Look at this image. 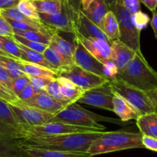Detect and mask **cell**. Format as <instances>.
Returning <instances> with one entry per match:
<instances>
[{
    "label": "cell",
    "mask_w": 157,
    "mask_h": 157,
    "mask_svg": "<svg viewBox=\"0 0 157 157\" xmlns=\"http://www.w3.org/2000/svg\"><path fill=\"white\" fill-rule=\"evenodd\" d=\"M10 105L19 121L28 128L49 123L54 116L53 114L25 105L21 101Z\"/></svg>",
    "instance_id": "11"
},
{
    "label": "cell",
    "mask_w": 157,
    "mask_h": 157,
    "mask_svg": "<svg viewBox=\"0 0 157 157\" xmlns=\"http://www.w3.org/2000/svg\"><path fill=\"white\" fill-rule=\"evenodd\" d=\"M49 46L56 49L69 63L73 64L75 52V42L72 43L67 41L59 36L58 32H56L52 36Z\"/></svg>",
    "instance_id": "21"
},
{
    "label": "cell",
    "mask_w": 157,
    "mask_h": 157,
    "mask_svg": "<svg viewBox=\"0 0 157 157\" xmlns=\"http://www.w3.org/2000/svg\"><path fill=\"white\" fill-rule=\"evenodd\" d=\"M17 8L27 17L33 20L41 21L39 18V13H38L32 0H19Z\"/></svg>",
    "instance_id": "32"
},
{
    "label": "cell",
    "mask_w": 157,
    "mask_h": 157,
    "mask_svg": "<svg viewBox=\"0 0 157 157\" xmlns=\"http://www.w3.org/2000/svg\"><path fill=\"white\" fill-rule=\"evenodd\" d=\"M142 142L144 148L149 149V150L157 152V138L149 136L143 135Z\"/></svg>",
    "instance_id": "44"
},
{
    "label": "cell",
    "mask_w": 157,
    "mask_h": 157,
    "mask_svg": "<svg viewBox=\"0 0 157 157\" xmlns=\"http://www.w3.org/2000/svg\"><path fill=\"white\" fill-rule=\"evenodd\" d=\"M88 19L102 30V22L109 10L105 0H93L87 10H82Z\"/></svg>",
    "instance_id": "22"
},
{
    "label": "cell",
    "mask_w": 157,
    "mask_h": 157,
    "mask_svg": "<svg viewBox=\"0 0 157 157\" xmlns=\"http://www.w3.org/2000/svg\"><path fill=\"white\" fill-rule=\"evenodd\" d=\"M105 2L109 11H113L116 5L118 3V0H105Z\"/></svg>",
    "instance_id": "50"
},
{
    "label": "cell",
    "mask_w": 157,
    "mask_h": 157,
    "mask_svg": "<svg viewBox=\"0 0 157 157\" xmlns=\"http://www.w3.org/2000/svg\"><path fill=\"white\" fill-rule=\"evenodd\" d=\"M78 13L74 11L69 2H63V7L60 13L48 15L39 13L42 22L56 31H63L74 34L75 30Z\"/></svg>",
    "instance_id": "8"
},
{
    "label": "cell",
    "mask_w": 157,
    "mask_h": 157,
    "mask_svg": "<svg viewBox=\"0 0 157 157\" xmlns=\"http://www.w3.org/2000/svg\"><path fill=\"white\" fill-rule=\"evenodd\" d=\"M141 2H143L151 12L154 13L156 10L157 2L156 0H141Z\"/></svg>",
    "instance_id": "47"
},
{
    "label": "cell",
    "mask_w": 157,
    "mask_h": 157,
    "mask_svg": "<svg viewBox=\"0 0 157 157\" xmlns=\"http://www.w3.org/2000/svg\"><path fill=\"white\" fill-rule=\"evenodd\" d=\"M3 49L15 59H21L22 51L13 36H0Z\"/></svg>",
    "instance_id": "30"
},
{
    "label": "cell",
    "mask_w": 157,
    "mask_h": 157,
    "mask_svg": "<svg viewBox=\"0 0 157 157\" xmlns=\"http://www.w3.org/2000/svg\"><path fill=\"white\" fill-rule=\"evenodd\" d=\"M0 56H6V57H10V58H12L3 49V47H2V44L1 43V40H0ZM13 59V58H12Z\"/></svg>",
    "instance_id": "53"
},
{
    "label": "cell",
    "mask_w": 157,
    "mask_h": 157,
    "mask_svg": "<svg viewBox=\"0 0 157 157\" xmlns=\"http://www.w3.org/2000/svg\"><path fill=\"white\" fill-rule=\"evenodd\" d=\"M74 37L80 41L84 47L99 61L105 66L112 64L110 61L111 44L109 43L103 39L97 38H84L78 35H74Z\"/></svg>",
    "instance_id": "15"
},
{
    "label": "cell",
    "mask_w": 157,
    "mask_h": 157,
    "mask_svg": "<svg viewBox=\"0 0 157 157\" xmlns=\"http://www.w3.org/2000/svg\"><path fill=\"white\" fill-rule=\"evenodd\" d=\"M140 132H129L125 131H113L102 132L100 136L93 142L87 153L94 156L100 154L125 149L144 148Z\"/></svg>",
    "instance_id": "3"
},
{
    "label": "cell",
    "mask_w": 157,
    "mask_h": 157,
    "mask_svg": "<svg viewBox=\"0 0 157 157\" xmlns=\"http://www.w3.org/2000/svg\"><path fill=\"white\" fill-rule=\"evenodd\" d=\"M58 76L68 78L83 91L104 85L110 79V77L109 76H100L88 72L75 63L61 69L59 72Z\"/></svg>",
    "instance_id": "7"
},
{
    "label": "cell",
    "mask_w": 157,
    "mask_h": 157,
    "mask_svg": "<svg viewBox=\"0 0 157 157\" xmlns=\"http://www.w3.org/2000/svg\"><path fill=\"white\" fill-rule=\"evenodd\" d=\"M103 132H75L56 136H29L23 139L22 145L40 149L73 152H87L96 139Z\"/></svg>",
    "instance_id": "1"
},
{
    "label": "cell",
    "mask_w": 157,
    "mask_h": 157,
    "mask_svg": "<svg viewBox=\"0 0 157 157\" xmlns=\"http://www.w3.org/2000/svg\"><path fill=\"white\" fill-rule=\"evenodd\" d=\"M43 56L48 62L53 66L54 69L58 72L66 66L71 65L56 49H54L52 46H49L43 52Z\"/></svg>",
    "instance_id": "29"
},
{
    "label": "cell",
    "mask_w": 157,
    "mask_h": 157,
    "mask_svg": "<svg viewBox=\"0 0 157 157\" xmlns=\"http://www.w3.org/2000/svg\"><path fill=\"white\" fill-rule=\"evenodd\" d=\"M60 1H62V2H66V1H67V2H69V1H70V0H60Z\"/></svg>",
    "instance_id": "54"
},
{
    "label": "cell",
    "mask_w": 157,
    "mask_h": 157,
    "mask_svg": "<svg viewBox=\"0 0 157 157\" xmlns=\"http://www.w3.org/2000/svg\"><path fill=\"white\" fill-rule=\"evenodd\" d=\"M136 121L142 135L157 138V112L141 115Z\"/></svg>",
    "instance_id": "24"
},
{
    "label": "cell",
    "mask_w": 157,
    "mask_h": 157,
    "mask_svg": "<svg viewBox=\"0 0 157 157\" xmlns=\"http://www.w3.org/2000/svg\"><path fill=\"white\" fill-rule=\"evenodd\" d=\"M156 2H157V0H156Z\"/></svg>",
    "instance_id": "56"
},
{
    "label": "cell",
    "mask_w": 157,
    "mask_h": 157,
    "mask_svg": "<svg viewBox=\"0 0 157 157\" xmlns=\"http://www.w3.org/2000/svg\"><path fill=\"white\" fill-rule=\"evenodd\" d=\"M30 84V79L29 77L27 75H22V76H19L18 78H13V92L15 94L18 96V95Z\"/></svg>",
    "instance_id": "39"
},
{
    "label": "cell",
    "mask_w": 157,
    "mask_h": 157,
    "mask_svg": "<svg viewBox=\"0 0 157 157\" xmlns=\"http://www.w3.org/2000/svg\"><path fill=\"white\" fill-rule=\"evenodd\" d=\"M30 84L33 86L35 93H39L45 91L46 87L56 78H33L29 77Z\"/></svg>",
    "instance_id": "37"
},
{
    "label": "cell",
    "mask_w": 157,
    "mask_h": 157,
    "mask_svg": "<svg viewBox=\"0 0 157 157\" xmlns=\"http://www.w3.org/2000/svg\"><path fill=\"white\" fill-rule=\"evenodd\" d=\"M0 82H2L9 90L14 93L13 89V78L10 76L8 71L0 65Z\"/></svg>",
    "instance_id": "43"
},
{
    "label": "cell",
    "mask_w": 157,
    "mask_h": 157,
    "mask_svg": "<svg viewBox=\"0 0 157 157\" xmlns=\"http://www.w3.org/2000/svg\"><path fill=\"white\" fill-rule=\"evenodd\" d=\"M0 100L9 104H16L19 102L20 99L15 93H12L0 82Z\"/></svg>",
    "instance_id": "38"
},
{
    "label": "cell",
    "mask_w": 157,
    "mask_h": 157,
    "mask_svg": "<svg viewBox=\"0 0 157 157\" xmlns=\"http://www.w3.org/2000/svg\"><path fill=\"white\" fill-rule=\"evenodd\" d=\"M13 37H14V39H16L18 43H20V44L22 45V46H26V47L29 48V49H33V50L36 51V52H41V53H43L44 51L46 49V48L49 46V45H46V44H43V43L31 41V40H29V39H25V38L22 37V36H19V35H17V34H14Z\"/></svg>",
    "instance_id": "35"
},
{
    "label": "cell",
    "mask_w": 157,
    "mask_h": 157,
    "mask_svg": "<svg viewBox=\"0 0 157 157\" xmlns=\"http://www.w3.org/2000/svg\"><path fill=\"white\" fill-rule=\"evenodd\" d=\"M113 123L119 125L127 124V123L113 119V118L104 117L100 115L96 114L91 111L86 109L81 106L79 103L72 102L69 104L59 113L54 115L50 122H62L73 126H82V127L91 128L96 131L103 132L105 126L100 124L99 122Z\"/></svg>",
    "instance_id": "4"
},
{
    "label": "cell",
    "mask_w": 157,
    "mask_h": 157,
    "mask_svg": "<svg viewBox=\"0 0 157 157\" xmlns=\"http://www.w3.org/2000/svg\"><path fill=\"white\" fill-rule=\"evenodd\" d=\"M148 95H149L151 100H152V102H153V103L157 106V89L148 93Z\"/></svg>",
    "instance_id": "51"
},
{
    "label": "cell",
    "mask_w": 157,
    "mask_h": 157,
    "mask_svg": "<svg viewBox=\"0 0 157 157\" xmlns=\"http://www.w3.org/2000/svg\"><path fill=\"white\" fill-rule=\"evenodd\" d=\"M74 42L75 44L74 63L75 65L96 75L110 77L108 74L107 66L104 65L96 57L93 56L76 38H75Z\"/></svg>",
    "instance_id": "13"
},
{
    "label": "cell",
    "mask_w": 157,
    "mask_h": 157,
    "mask_svg": "<svg viewBox=\"0 0 157 157\" xmlns=\"http://www.w3.org/2000/svg\"><path fill=\"white\" fill-rule=\"evenodd\" d=\"M22 157H93L87 152H64L22 145Z\"/></svg>",
    "instance_id": "18"
},
{
    "label": "cell",
    "mask_w": 157,
    "mask_h": 157,
    "mask_svg": "<svg viewBox=\"0 0 157 157\" xmlns=\"http://www.w3.org/2000/svg\"><path fill=\"white\" fill-rule=\"evenodd\" d=\"M73 35H78L84 38H97L105 40L110 44L112 43L104 32L96 24L93 23L90 19H88L82 13V10L78 13L75 33Z\"/></svg>",
    "instance_id": "17"
},
{
    "label": "cell",
    "mask_w": 157,
    "mask_h": 157,
    "mask_svg": "<svg viewBox=\"0 0 157 157\" xmlns=\"http://www.w3.org/2000/svg\"><path fill=\"white\" fill-rule=\"evenodd\" d=\"M38 13L53 15L60 13L63 2L60 0H32Z\"/></svg>",
    "instance_id": "28"
},
{
    "label": "cell",
    "mask_w": 157,
    "mask_h": 157,
    "mask_svg": "<svg viewBox=\"0 0 157 157\" xmlns=\"http://www.w3.org/2000/svg\"><path fill=\"white\" fill-rule=\"evenodd\" d=\"M18 44H19V48L21 49V51H22V56H21V59L23 60V61L36 63V64L40 65V66H44V67L48 68V69L54 71V72H56L57 74H58V72H57V71L54 69L53 66H52V65H51L47 60H46V59L45 58L43 53L36 52V51L33 50V49H29V48H27L26 46H22V45H21L20 43H18Z\"/></svg>",
    "instance_id": "27"
},
{
    "label": "cell",
    "mask_w": 157,
    "mask_h": 157,
    "mask_svg": "<svg viewBox=\"0 0 157 157\" xmlns=\"http://www.w3.org/2000/svg\"><path fill=\"white\" fill-rule=\"evenodd\" d=\"M27 129L19 121L10 104L0 100V134L25 139Z\"/></svg>",
    "instance_id": "9"
},
{
    "label": "cell",
    "mask_w": 157,
    "mask_h": 157,
    "mask_svg": "<svg viewBox=\"0 0 157 157\" xmlns=\"http://www.w3.org/2000/svg\"><path fill=\"white\" fill-rule=\"evenodd\" d=\"M14 34L19 35V36H22V37L25 38V39H29L31 41L40 43L46 45L50 44L51 38H52V36H50V35L36 31L19 32V33H15Z\"/></svg>",
    "instance_id": "33"
},
{
    "label": "cell",
    "mask_w": 157,
    "mask_h": 157,
    "mask_svg": "<svg viewBox=\"0 0 157 157\" xmlns=\"http://www.w3.org/2000/svg\"><path fill=\"white\" fill-rule=\"evenodd\" d=\"M93 1V0H81V8H82V10H87L89 6L91 4Z\"/></svg>",
    "instance_id": "52"
},
{
    "label": "cell",
    "mask_w": 157,
    "mask_h": 157,
    "mask_svg": "<svg viewBox=\"0 0 157 157\" xmlns=\"http://www.w3.org/2000/svg\"><path fill=\"white\" fill-rule=\"evenodd\" d=\"M108 85L113 93L122 96L141 115L157 112V106L146 92L126 83L115 75L110 77Z\"/></svg>",
    "instance_id": "5"
},
{
    "label": "cell",
    "mask_w": 157,
    "mask_h": 157,
    "mask_svg": "<svg viewBox=\"0 0 157 157\" xmlns=\"http://www.w3.org/2000/svg\"><path fill=\"white\" fill-rule=\"evenodd\" d=\"M113 13L119 22L120 37V40L137 52L140 49V33L132 19V14L126 8L117 3Z\"/></svg>",
    "instance_id": "6"
},
{
    "label": "cell",
    "mask_w": 157,
    "mask_h": 157,
    "mask_svg": "<svg viewBox=\"0 0 157 157\" xmlns=\"http://www.w3.org/2000/svg\"><path fill=\"white\" fill-rule=\"evenodd\" d=\"M96 131L91 128L73 126L62 122H49L39 126H31L26 130L25 138L29 136H56L62 134L75 133V132H93Z\"/></svg>",
    "instance_id": "12"
},
{
    "label": "cell",
    "mask_w": 157,
    "mask_h": 157,
    "mask_svg": "<svg viewBox=\"0 0 157 157\" xmlns=\"http://www.w3.org/2000/svg\"><path fill=\"white\" fill-rule=\"evenodd\" d=\"M102 31L110 42L120 40V33L119 22L113 11H109L102 22Z\"/></svg>",
    "instance_id": "26"
},
{
    "label": "cell",
    "mask_w": 157,
    "mask_h": 157,
    "mask_svg": "<svg viewBox=\"0 0 157 157\" xmlns=\"http://www.w3.org/2000/svg\"><path fill=\"white\" fill-rule=\"evenodd\" d=\"M45 91L49 94L50 96H52V97L56 98L58 100L62 101V102H65V103L69 105V102L68 101L66 100L64 97H63V95L61 94V92H60V86L58 80H57V78L54 80H52L47 86L45 89Z\"/></svg>",
    "instance_id": "36"
},
{
    "label": "cell",
    "mask_w": 157,
    "mask_h": 157,
    "mask_svg": "<svg viewBox=\"0 0 157 157\" xmlns=\"http://www.w3.org/2000/svg\"><path fill=\"white\" fill-rule=\"evenodd\" d=\"M0 65L3 66L8 71L9 74L13 78V79L19 76L25 75V74L21 69L19 59H15L10 58V57L0 56Z\"/></svg>",
    "instance_id": "31"
},
{
    "label": "cell",
    "mask_w": 157,
    "mask_h": 157,
    "mask_svg": "<svg viewBox=\"0 0 157 157\" xmlns=\"http://www.w3.org/2000/svg\"><path fill=\"white\" fill-rule=\"evenodd\" d=\"M34 94L35 93L34 90H33V86H31V84H29V85L26 86V87L18 95V97H19V99H20L21 101H24L30 99Z\"/></svg>",
    "instance_id": "45"
},
{
    "label": "cell",
    "mask_w": 157,
    "mask_h": 157,
    "mask_svg": "<svg viewBox=\"0 0 157 157\" xmlns=\"http://www.w3.org/2000/svg\"><path fill=\"white\" fill-rule=\"evenodd\" d=\"M113 97L114 93L110 90L107 82L100 86L84 91L76 102L113 112Z\"/></svg>",
    "instance_id": "10"
},
{
    "label": "cell",
    "mask_w": 157,
    "mask_h": 157,
    "mask_svg": "<svg viewBox=\"0 0 157 157\" xmlns=\"http://www.w3.org/2000/svg\"><path fill=\"white\" fill-rule=\"evenodd\" d=\"M69 4L76 13H78V12L82 10V8H81V0H70Z\"/></svg>",
    "instance_id": "49"
},
{
    "label": "cell",
    "mask_w": 157,
    "mask_h": 157,
    "mask_svg": "<svg viewBox=\"0 0 157 157\" xmlns=\"http://www.w3.org/2000/svg\"><path fill=\"white\" fill-rule=\"evenodd\" d=\"M22 140L0 134V157H22Z\"/></svg>",
    "instance_id": "20"
},
{
    "label": "cell",
    "mask_w": 157,
    "mask_h": 157,
    "mask_svg": "<svg viewBox=\"0 0 157 157\" xmlns=\"http://www.w3.org/2000/svg\"><path fill=\"white\" fill-rule=\"evenodd\" d=\"M21 102L29 106L33 107V108L38 109L53 115L59 113L68 105V104L52 97L46 91L35 93L30 99L21 101Z\"/></svg>",
    "instance_id": "14"
},
{
    "label": "cell",
    "mask_w": 157,
    "mask_h": 157,
    "mask_svg": "<svg viewBox=\"0 0 157 157\" xmlns=\"http://www.w3.org/2000/svg\"><path fill=\"white\" fill-rule=\"evenodd\" d=\"M132 19H133V22L135 25L140 31L146 28L149 21H150L148 15L145 14L141 11L132 14Z\"/></svg>",
    "instance_id": "40"
},
{
    "label": "cell",
    "mask_w": 157,
    "mask_h": 157,
    "mask_svg": "<svg viewBox=\"0 0 157 157\" xmlns=\"http://www.w3.org/2000/svg\"><path fill=\"white\" fill-rule=\"evenodd\" d=\"M118 3L123 6L132 14L141 11V0H118Z\"/></svg>",
    "instance_id": "41"
},
{
    "label": "cell",
    "mask_w": 157,
    "mask_h": 157,
    "mask_svg": "<svg viewBox=\"0 0 157 157\" xmlns=\"http://www.w3.org/2000/svg\"><path fill=\"white\" fill-rule=\"evenodd\" d=\"M14 30L5 17L0 15V36H13Z\"/></svg>",
    "instance_id": "42"
},
{
    "label": "cell",
    "mask_w": 157,
    "mask_h": 157,
    "mask_svg": "<svg viewBox=\"0 0 157 157\" xmlns=\"http://www.w3.org/2000/svg\"><path fill=\"white\" fill-rule=\"evenodd\" d=\"M57 80L59 83L61 94L66 99V100L68 101L70 104L72 102H76L77 100L81 97L82 93H84L82 89L77 86L75 84L69 80L68 78L58 76Z\"/></svg>",
    "instance_id": "25"
},
{
    "label": "cell",
    "mask_w": 157,
    "mask_h": 157,
    "mask_svg": "<svg viewBox=\"0 0 157 157\" xmlns=\"http://www.w3.org/2000/svg\"><path fill=\"white\" fill-rule=\"evenodd\" d=\"M134 49L128 46L120 40H115L111 43V56L110 61L116 72L123 69L129 64L136 56Z\"/></svg>",
    "instance_id": "16"
},
{
    "label": "cell",
    "mask_w": 157,
    "mask_h": 157,
    "mask_svg": "<svg viewBox=\"0 0 157 157\" xmlns=\"http://www.w3.org/2000/svg\"><path fill=\"white\" fill-rule=\"evenodd\" d=\"M150 25L152 26V29H153L154 34H155V37L157 39V13L154 12L152 13V17L150 21Z\"/></svg>",
    "instance_id": "48"
},
{
    "label": "cell",
    "mask_w": 157,
    "mask_h": 157,
    "mask_svg": "<svg viewBox=\"0 0 157 157\" xmlns=\"http://www.w3.org/2000/svg\"><path fill=\"white\" fill-rule=\"evenodd\" d=\"M19 63L23 73L28 77L50 78H56L58 77L56 72L40 65L23 61L22 59H19Z\"/></svg>",
    "instance_id": "23"
},
{
    "label": "cell",
    "mask_w": 157,
    "mask_h": 157,
    "mask_svg": "<svg viewBox=\"0 0 157 157\" xmlns=\"http://www.w3.org/2000/svg\"><path fill=\"white\" fill-rule=\"evenodd\" d=\"M0 15H1V13H0Z\"/></svg>",
    "instance_id": "55"
},
{
    "label": "cell",
    "mask_w": 157,
    "mask_h": 157,
    "mask_svg": "<svg viewBox=\"0 0 157 157\" xmlns=\"http://www.w3.org/2000/svg\"><path fill=\"white\" fill-rule=\"evenodd\" d=\"M19 0H0V10L16 7Z\"/></svg>",
    "instance_id": "46"
},
{
    "label": "cell",
    "mask_w": 157,
    "mask_h": 157,
    "mask_svg": "<svg viewBox=\"0 0 157 157\" xmlns=\"http://www.w3.org/2000/svg\"><path fill=\"white\" fill-rule=\"evenodd\" d=\"M114 75L147 93L157 89V72L148 63L141 50L137 51L132 61Z\"/></svg>",
    "instance_id": "2"
},
{
    "label": "cell",
    "mask_w": 157,
    "mask_h": 157,
    "mask_svg": "<svg viewBox=\"0 0 157 157\" xmlns=\"http://www.w3.org/2000/svg\"><path fill=\"white\" fill-rule=\"evenodd\" d=\"M0 13H1V16L5 17L6 19H13V20L21 21V22H29V23L33 22H41V21L33 20V19L25 16L23 13H22L19 11V9L17 8V6L0 10Z\"/></svg>",
    "instance_id": "34"
},
{
    "label": "cell",
    "mask_w": 157,
    "mask_h": 157,
    "mask_svg": "<svg viewBox=\"0 0 157 157\" xmlns=\"http://www.w3.org/2000/svg\"><path fill=\"white\" fill-rule=\"evenodd\" d=\"M113 112L120 117L121 121L128 123L132 120H136L141 113L120 95L114 93Z\"/></svg>",
    "instance_id": "19"
}]
</instances>
